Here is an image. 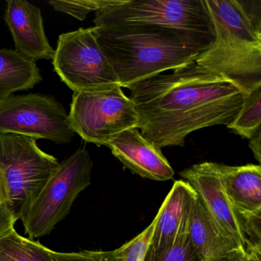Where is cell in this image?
I'll return each instance as SVG.
<instances>
[{"mask_svg":"<svg viewBox=\"0 0 261 261\" xmlns=\"http://www.w3.org/2000/svg\"><path fill=\"white\" fill-rule=\"evenodd\" d=\"M127 88L140 134L159 149L184 146L187 136L203 128L229 126L245 96L233 82L195 61Z\"/></svg>","mask_w":261,"mask_h":261,"instance_id":"cell-1","label":"cell"},{"mask_svg":"<svg viewBox=\"0 0 261 261\" xmlns=\"http://www.w3.org/2000/svg\"><path fill=\"white\" fill-rule=\"evenodd\" d=\"M121 88L196 60L215 39L172 30L94 27Z\"/></svg>","mask_w":261,"mask_h":261,"instance_id":"cell-2","label":"cell"},{"mask_svg":"<svg viewBox=\"0 0 261 261\" xmlns=\"http://www.w3.org/2000/svg\"><path fill=\"white\" fill-rule=\"evenodd\" d=\"M215 41L195 62L247 94L261 86L260 0H205Z\"/></svg>","mask_w":261,"mask_h":261,"instance_id":"cell-3","label":"cell"},{"mask_svg":"<svg viewBox=\"0 0 261 261\" xmlns=\"http://www.w3.org/2000/svg\"><path fill=\"white\" fill-rule=\"evenodd\" d=\"M36 141L25 136L0 134V197L17 221L59 165Z\"/></svg>","mask_w":261,"mask_h":261,"instance_id":"cell-4","label":"cell"},{"mask_svg":"<svg viewBox=\"0 0 261 261\" xmlns=\"http://www.w3.org/2000/svg\"><path fill=\"white\" fill-rule=\"evenodd\" d=\"M94 27L172 30L215 39L205 0H111L95 12Z\"/></svg>","mask_w":261,"mask_h":261,"instance_id":"cell-5","label":"cell"},{"mask_svg":"<svg viewBox=\"0 0 261 261\" xmlns=\"http://www.w3.org/2000/svg\"><path fill=\"white\" fill-rule=\"evenodd\" d=\"M93 166L85 148L59 163L21 219L30 239L48 234L66 218L76 198L91 185Z\"/></svg>","mask_w":261,"mask_h":261,"instance_id":"cell-6","label":"cell"},{"mask_svg":"<svg viewBox=\"0 0 261 261\" xmlns=\"http://www.w3.org/2000/svg\"><path fill=\"white\" fill-rule=\"evenodd\" d=\"M68 120L74 134L98 146L139 123L135 105L120 85L74 93Z\"/></svg>","mask_w":261,"mask_h":261,"instance_id":"cell-7","label":"cell"},{"mask_svg":"<svg viewBox=\"0 0 261 261\" xmlns=\"http://www.w3.org/2000/svg\"><path fill=\"white\" fill-rule=\"evenodd\" d=\"M53 61L54 71L74 93L120 85L94 27L60 35Z\"/></svg>","mask_w":261,"mask_h":261,"instance_id":"cell-8","label":"cell"},{"mask_svg":"<svg viewBox=\"0 0 261 261\" xmlns=\"http://www.w3.org/2000/svg\"><path fill=\"white\" fill-rule=\"evenodd\" d=\"M45 139L56 144L71 143L74 133L63 105L53 96L10 95L0 99V134Z\"/></svg>","mask_w":261,"mask_h":261,"instance_id":"cell-9","label":"cell"},{"mask_svg":"<svg viewBox=\"0 0 261 261\" xmlns=\"http://www.w3.org/2000/svg\"><path fill=\"white\" fill-rule=\"evenodd\" d=\"M180 175L193 188L220 228L238 249L245 252L247 241L236 212L224 192L215 163L194 165L180 172Z\"/></svg>","mask_w":261,"mask_h":261,"instance_id":"cell-10","label":"cell"},{"mask_svg":"<svg viewBox=\"0 0 261 261\" xmlns=\"http://www.w3.org/2000/svg\"><path fill=\"white\" fill-rule=\"evenodd\" d=\"M107 146L125 167L143 178L167 181L175 175L161 149L144 138L138 128L120 133Z\"/></svg>","mask_w":261,"mask_h":261,"instance_id":"cell-11","label":"cell"},{"mask_svg":"<svg viewBox=\"0 0 261 261\" xmlns=\"http://www.w3.org/2000/svg\"><path fill=\"white\" fill-rule=\"evenodd\" d=\"M4 20L13 36L16 51L36 62L53 60L55 49L45 35L40 9L24 0H8Z\"/></svg>","mask_w":261,"mask_h":261,"instance_id":"cell-12","label":"cell"},{"mask_svg":"<svg viewBox=\"0 0 261 261\" xmlns=\"http://www.w3.org/2000/svg\"><path fill=\"white\" fill-rule=\"evenodd\" d=\"M196 197V192L187 181L178 180L174 183L157 213L151 248H169L187 233L191 207Z\"/></svg>","mask_w":261,"mask_h":261,"instance_id":"cell-13","label":"cell"},{"mask_svg":"<svg viewBox=\"0 0 261 261\" xmlns=\"http://www.w3.org/2000/svg\"><path fill=\"white\" fill-rule=\"evenodd\" d=\"M224 192L239 216L261 212V166L215 163Z\"/></svg>","mask_w":261,"mask_h":261,"instance_id":"cell-14","label":"cell"},{"mask_svg":"<svg viewBox=\"0 0 261 261\" xmlns=\"http://www.w3.org/2000/svg\"><path fill=\"white\" fill-rule=\"evenodd\" d=\"M187 234L204 261L238 248L220 228L198 195L191 207Z\"/></svg>","mask_w":261,"mask_h":261,"instance_id":"cell-15","label":"cell"},{"mask_svg":"<svg viewBox=\"0 0 261 261\" xmlns=\"http://www.w3.org/2000/svg\"><path fill=\"white\" fill-rule=\"evenodd\" d=\"M42 80L36 61L15 49H0V99L32 89Z\"/></svg>","mask_w":261,"mask_h":261,"instance_id":"cell-16","label":"cell"},{"mask_svg":"<svg viewBox=\"0 0 261 261\" xmlns=\"http://www.w3.org/2000/svg\"><path fill=\"white\" fill-rule=\"evenodd\" d=\"M53 252L15 229L0 237V261H55Z\"/></svg>","mask_w":261,"mask_h":261,"instance_id":"cell-17","label":"cell"},{"mask_svg":"<svg viewBox=\"0 0 261 261\" xmlns=\"http://www.w3.org/2000/svg\"><path fill=\"white\" fill-rule=\"evenodd\" d=\"M227 128L249 140L261 131V86L245 94L239 114Z\"/></svg>","mask_w":261,"mask_h":261,"instance_id":"cell-18","label":"cell"},{"mask_svg":"<svg viewBox=\"0 0 261 261\" xmlns=\"http://www.w3.org/2000/svg\"><path fill=\"white\" fill-rule=\"evenodd\" d=\"M143 261H204L188 237H180L169 248L163 250L148 249Z\"/></svg>","mask_w":261,"mask_h":261,"instance_id":"cell-19","label":"cell"},{"mask_svg":"<svg viewBox=\"0 0 261 261\" xmlns=\"http://www.w3.org/2000/svg\"><path fill=\"white\" fill-rule=\"evenodd\" d=\"M157 222V215L150 224L140 234L117 249L120 261H143L152 241Z\"/></svg>","mask_w":261,"mask_h":261,"instance_id":"cell-20","label":"cell"},{"mask_svg":"<svg viewBox=\"0 0 261 261\" xmlns=\"http://www.w3.org/2000/svg\"><path fill=\"white\" fill-rule=\"evenodd\" d=\"M111 0H79V1H65L54 0L48 4L56 11L70 15L79 20L84 21L88 13L98 11L100 9L111 4Z\"/></svg>","mask_w":261,"mask_h":261,"instance_id":"cell-21","label":"cell"},{"mask_svg":"<svg viewBox=\"0 0 261 261\" xmlns=\"http://www.w3.org/2000/svg\"><path fill=\"white\" fill-rule=\"evenodd\" d=\"M55 261H120L117 251L82 250L72 253L53 252Z\"/></svg>","mask_w":261,"mask_h":261,"instance_id":"cell-22","label":"cell"},{"mask_svg":"<svg viewBox=\"0 0 261 261\" xmlns=\"http://www.w3.org/2000/svg\"><path fill=\"white\" fill-rule=\"evenodd\" d=\"M17 220L14 218L7 206L0 204V237L4 236L15 229V224Z\"/></svg>","mask_w":261,"mask_h":261,"instance_id":"cell-23","label":"cell"},{"mask_svg":"<svg viewBox=\"0 0 261 261\" xmlns=\"http://www.w3.org/2000/svg\"><path fill=\"white\" fill-rule=\"evenodd\" d=\"M244 252L240 249H233L223 254L211 258L207 261H242Z\"/></svg>","mask_w":261,"mask_h":261,"instance_id":"cell-24","label":"cell"},{"mask_svg":"<svg viewBox=\"0 0 261 261\" xmlns=\"http://www.w3.org/2000/svg\"><path fill=\"white\" fill-rule=\"evenodd\" d=\"M249 147L253 152L255 159L260 163L261 160V131H259L256 135L253 136L252 138L250 139V143H249Z\"/></svg>","mask_w":261,"mask_h":261,"instance_id":"cell-25","label":"cell"},{"mask_svg":"<svg viewBox=\"0 0 261 261\" xmlns=\"http://www.w3.org/2000/svg\"><path fill=\"white\" fill-rule=\"evenodd\" d=\"M242 261H261V248L252 247L246 250Z\"/></svg>","mask_w":261,"mask_h":261,"instance_id":"cell-26","label":"cell"},{"mask_svg":"<svg viewBox=\"0 0 261 261\" xmlns=\"http://www.w3.org/2000/svg\"><path fill=\"white\" fill-rule=\"evenodd\" d=\"M1 203H3V201L2 199H1V197H0V204H1Z\"/></svg>","mask_w":261,"mask_h":261,"instance_id":"cell-27","label":"cell"}]
</instances>
